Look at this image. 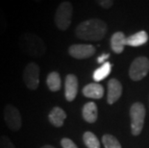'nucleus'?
I'll return each mask as SVG.
<instances>
[{"label": "nucleus", "instance_id": "obj_2", "mask_svg": "<svg viewBox=\"0 0 149 148\" xmlns=\"http://www.w3.org/2000/svg\"><path fill=\"white\" fill-rule=\"evenodd\" d=\"M18 45L22 52L35 58H40L45 54L46 45L42 38L36 34L24 33L18 39Z\"/></svg>", "mask_w": 149, "mask_h": 148}, {"label": "nucleus", "instance_id": "obj_7", "mask_svg": "<svg viewBox=\"0 0 149 148\" xmlns=\"http://www.w3.org/2000/svg\"><path fill=\"white\" fill-rule=\"evenodd\" d=\"M4 120L8 128L12 131H19L22 125L21 115L17 107L8 104L4 108Z\"/></svg>", "mask_w": 149, "mask_h": 148}, {"label": "nucleus", "instance_id": "obj_25", "mask_svg": "<svg viewBox=\"0 0 149 148\" xmlns=\"http://www.w3.org/2000/svg\"><path fill=\"white\" fill-rule=\"evenodd\" d=\"M40 148H55V147L52 146V145H49V144H46V145H43L42 147H40Z\"/></svg>", "mask_w": 149, "mask_h": 148}, {"label": "nucleus", "instance_id": "obj_10", "mask_svg": "<svg viewBox=\"0 0 149 148\" xmlns=\"http://www.w3.org/2000/svg\"><path fill=\"white\" fill-rule=\"evenodd\" d=\"M122 94V86L116 79H111L108 82V95L107 101L110 105H113L120 98Z\"/></svg>", "mask_w": 149, "mask_h": 148}, {"label": "nucleus", "instance_id": "obj_14", "mask_svg": "<svg viewBox=\"0 0 149 148\" xmlns=\"http://www.w3.org/2000/svg\"><path fill=\"white\" fill-rule=\"evenodd\" d=\"M82 115L85 121L88 123H94L97 119V106L95 103L88 102L86 103L83 110H82Z\"/></svg>", "mask_w": 149, "mask_h": 148}, {"label": "nucleus", "instance_id": "obj_20", "mask_svg": "<svg viewBox=\"0 0 149 148\" xmlns=\"http://www.w3.org/2000/svg\"><path fill=\"white\" fill-rule=\"evenodd\" d=\"M0 148H15V146L12 142L10 138L3 135L0 137Z\"/></svg>", "mask_w": 149, "mask_h": 148}, {"label": "nucleus", "instance_id": "obj_5", "mask_svg": "<svg viewBox=\"0 0 149 148\" xmlns=\"http://www.w3.org/2000/svg\"><path fill=\"white\" fill-rule=\"evenodd\" d=\"M149 72V60L146 57H138L130 65L129 76L133 81H141Z\"/></svg>", "mask_w": 149, "mask_h": 148}, {"label": "nucleus", "instance_id": "obj_1", "mask_svg": "<svg viewBox=\"0 0 149 148\" xmlns=\"http://www.w3.org/2000/svg\"><path fill=\"white\" fill-rule=\"evenodd\" d=\"M107 24L98 18H91L83 21L76 27L75 34L77 38L88 42H98L105 37Z\"/></svg>", "mask_w": 149, "mask_h": 148}, {"label": "nucleus", "instance_id": "obj_16", "mask_svg": "<svg viewBox=\"0 0 149 148\" xmlns=\"http://www.w3.org/2000/svg\"><path fill=\"white\" fill-rule=\"evenodd\" d=\"M46 84L48 89L51 91H58L61 90L62 80L61 76L57 71H52L48 74L46 78Z\"/></svg>", "mask_w": 149, "mask_h": 148}, {"label": "nucleus", "instance_id": "obj_21", "mask_svg": "<svg viewBox=\"0 0 149 148\" xmlns=\"http://www.w3.org/2000/svg\"><path fill=\"white\" fill-rule=\"evenodd\" d=\"M8 28V21L6 18L4 13L0 9V35H2L3 33L7 30Z\"/></svg>", "mask_w": 149, "mask_h": 148}, {"label": "nucleus", "instance_id": "obj_6", "mask_svg": "<svg viewBox=\"0 0 149 148\" xmlns=\"http://www.w3.org/2000/svg\"><path fill=\"white\" fill-rule=\"evenodd\" d=\"M24 84L30 90H36L40 85V67L36 63H29L23 70Z\"/></svg>", "mask_w": 149, "mask_h": 148}, {"label": "nucleus", "instance_id": "obj_3", "mask_svg": "<svg viewBox=\"0 0 149 148\" xmlns=\"http://www.w3.org/2000/svg\"><path fill=\"white\" fill-rule=\"evenodd\" d=\"M73 8L70 2L64 1L57 8L55 14V24L59 30L65 31L71 23Z\"/></svg>", "mask_w": 149, "mask_h": 148}, {"label": "nucleus", "instance_id": "obj_17", "mask_svg": "<svg viewBox=\"0 0 149 148\" xmlns=\"http://www.w3.org/2000/svg\"><path fill=\"white\" fill-rule=\"evenodd\" d=\"M111 70H112V65L110 63H104V64L101 65L100 67H98L97 69H95L93 72V79L94 81L99 82L102 81L111 73Z\"/></svg>", "mask_w": 149, "mask_h": 148}, {"label": "nucleus", "instance_id": "obj_11", "mask_svg": "<svg viewBox=\"0 0 149 148\" xmlns=\"http://www.w3.org/2000/svg\"><path fill=\"white\" fill-rule=\"evenodd\" d=\"M82 92H83L84 96L88 97V98L100 99L104 95V89L100 84L91 83L84 87Z\"/></svg>", "mask_w": 149, "mask_h": 148}, {"label": "nucleus", "instance_id": "obj_12", "mask_svg": "<svg viewBox=\"0 0 149 148\" xmlns=\"http://www.w3.org/2000/svg\"><path fill=\"white\" fill-rule=\"evenodd\" d=\"M66 118L65 112L60 107H54L48 115V120L54 127H62Z\"/></svg>", "mask_w": 149, "mask_h": 148}, {"label": "nucleus", "instance_id": "obj_19", "mask_svg": "<svg viewBox=\"0 0 149 148\" xmlns=\"http://www.w3.org/2000/svg\"><path fill=\"white\" fill-rule=\"evenodd\" d=\"M102 142L105 148H121L119 141L113 135L106 134L102 138Z\"/></svg>", "mask_w": 149, "mask_h": 148}, {"label": "nucleus", "instance_id": "obj_24", "mask_svg": "<svg viewBox=\"0 0 149 148\" xmlns=\"http://www.w3.org/2000/svg\"><path fill=\"white\" fill-rule=\"evenodd\" d=\"M110 57V54H108V53H106V54H102V55H100L99 57H98L97 59V63L98 64H104V61H106V60Z\"/></svg>", "mask_w": 149, "mask_h": 148}, {"label": "nucleus", "instance_id": "obj_8", "mask_svg": "<svg viewBox=\"0 0 149 148\" xmlns=\"http://www.w3.org/2000/svg\"><path fill=\"white\" fill-rule=\"evenodd\" d=\"M68 53L72 58L75 59H87L94 55L95 47L91 44H72L69 46Z\"/></svg>", "mask_w": 149, "mask_h": 148}, {"label": "nucleus", "instance_id": "obj_9", "mask_svg": "<svg viewBox=\"0 0 149 148\" xmlns=\"http://www.w3.org/2000/svg\"><path fill=\"white\" fill-rule=\"evenodd\" d=\"M78 93V79L74 74H68L65 77V96L68 102L73 101Z\"/></svg>", "mask_w": 149, "mask_h": 148}, {"label": "nucleus", "instance_id": "obj_13", "mask_svg": "<svg viewBox=\"0 0 149 148\" xmlns=\"http://www.w3.org/2000/svg\"><path fill=\"white\" fill-rule=\"evenodd\" d=\"M126 45V37L122 32H116L111 38V47L116 54H120L124 50Z\"/></svg>", "mask_w": 149, "mask_h": 148}, {"label": "nucleus", "instance_id": "obj_15", "mask_svg": "<svg viewBox=\"0 0 149 148\" xmlns=\"http://www.w3.org/2000/svg\"><path fill=\"white\" fill-rule=\"evenodd\" d=\"M147 42H148V35L145 31H139V32L126 38V45L134 46V47L141 46L145 44Z\"/></svg>", "mask_w": 149, "mask_h": 148}, {"label": "nucleus", "instance_id": "obj_23", "mask_svg": "<svg viewBox=\"0 0 149 148\" xmlns=\"http://www.w3.org/2000/svg\"><path fill=\"white\" fill-rule=\"evenodd\" d=\"M97 3L101 7H103L105 9H109L113 6V1H112V0H100V1H97Z\"/></svg>", "mask_w": 149, "mask_h": 148}, {"label": "nucleus", "instance_id": "obj_4", "mask_svg": "<svg viewBox=\"0 0 149 148\" xmlns=\"http://www.w3.org/2000/svg\"><path fill=\"white\" fill-rule=\"evenodd\" d=\"M130 117H131V131L132 135L139 136L141 133L144 124L145 108L141 103H134L130 109Z\"/></svg>", "mask_w": 149, "mask_h": 148}, {"label": "nucleus", "instance_id": "obj_22", "mask_svg": "<svg viewBox=\"0 0 149 148\" xmlns=\"http://www.w3.org/2000/svg\"><path fill=\"white\" fill-rule=\"evenodd\" d=\"M61 145L63 148H78L77 145L73 142L70 138H64L61 140Z\"/></svg>", "mask_w": 149, "mask_h": 148}, {"label": "nucleus", "instance_id": "obj_18", "mask_svg": "<svg viewBox=\"0 0 149 148\" xmlns=\"http://www.w3.org/2000/svg\"><path fill=\"white\" fill-rule=\"evenodd\" d=\"M83 140L88 148H100L99 140L91 132H85L83 135Z\"/></svg>", "mask_w": 149, "mask_h": 148}]
</instances>
